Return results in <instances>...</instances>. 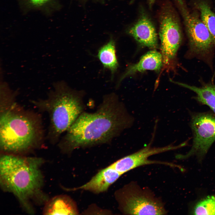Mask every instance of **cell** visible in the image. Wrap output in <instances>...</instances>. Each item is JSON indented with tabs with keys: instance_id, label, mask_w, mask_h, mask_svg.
<instances>
[{
	"instance_id": "cell-1",
	"label": "cell",
	"mask_w": 215,
	"mask_h": 215,
	"mask_svg": "<svg viewBox=\"0 0 215 215\" xmlns=\"http://www.w3.org/2000/svg\"><path fill=\"white\" fill-rule=\"evenodd\" d=\"M134 118L114 93L103 96L93 113L83 112L59 141L63 153H70L80 148L108 143L130 128Z\"/></svg>"
},
{
	"instance_id": "cell-2",
	"label": "cell",
	"mask_w": 215,
	"mask_h": 215,
	"mask_svg": "<svg viewBox=\"0 0 215 215\" xmlns=\"http://www.w3.org/2000/svg\"><path fill=\"white\" fill-rule=\"evenodd\" d=\"M42 158L2 153L0 159V185L13 194L23 210L35 213L34 205H44L50 199L43 191L44 179Z\"/></svg>"
},
{
	"instance_id": "cell-3",
	"label": "cell",
	"mask_w": 215,
	"mask_h": 215,
	"mask_svg": "<svg viewBox=\"0 0 215 215\" xmlns=\"http://www.w3.org/2000/svg\"><path fill=\"white\" fill-rule=\"evenodd\" d=\"M44 137L41 117L16 102L0 107V148L2 153L23 155L38 148Z\"/></svg>"
},
{
	"instance_id": "cell-4",
	"label": "cell",
	"mask_w": 215,
	"mask_h": 215,
	"mask_svg": "<svg viewBox=\"0 0 215 215\" xmlns=\"http://www.w3.org/2000/svg\"><path fill=\"white\" fill-rule=\"evenodd\" d=\"M53 87L47 98L31 102L48 115L50 124L47 137L50 142L55 144L84 112L85 93L71 89L63 81L53 84Z\"/></svg>"
},
{
	"instance_id": "cell-5",
	"label": "cell",
	"mask_w": 215,
	"mask_h": 215,
	"mask_svg": "<svg viewBox=\"0 0 215 215\" xmlns=\"http://www.w3.org/2000/svg\"><path fill=\"white\" fill-rule=\"evenodd\" d=\"M117 198L122 212L128 215H165L167 211L159 199L148 189L131 182L120 189Z\"/></svg>"
},
{
	"instance_id": "cell-6",
	"label": "cell",
	"mask_w": 215,
	"mask_h": 215,
	"mask_svg": "<svg viewBox=\"0 0 215 215\" xmlns=\"http://www.w3.org/2000/svg\"><path fill=\"white\" fill-rule=\"evenodd\" d=\"M159 35L163 62L167 64L175 58L182 40L179 19L168 2L162 5L159 14Z\"/></svg>"
},
{
	"instance_id": "cell-7",
	"label": "cell",
	"mask_w": 215,
	"mask_h": 215,
	"mask_svg": "<svg viewBox=\"0 0 215 215\" xmlns=\"http://www.w3.org/2000/svg\"><path fill=\"white\" fill-rule=\"evenodd\" d=\"M190 126L193 133L192 147L182 158L194 155L201 158L215 142V114L210 111L191 114Z\"/></svg>"
},
{
	"instance_id": "cell-8",
	"label": "cell",
	"mask_w": 215,
	"mask_h": 215,
	"mask_svg": "<svg viewBox=\"0 0 215 215\" xmlns=\"http://www.w3.org/2000/svg\"><path fill=\"white\" fill-rule=\"evenodd\" d=\"M183 18L190 50L203 56L215 46L211 35L201 19L189 11L182 0H176Z\"/></svg>"
},
{
	"instance_id": "cell-9",
	"label": "cell",
	"mask_w": 215,
	"mask_h": 215,
	"mask_svg": "<svg viewBox=\"0 0 215 215\" xmlns=\"http://www.w3.org/2000/svg\"><path fill=\"white\" fill-rule=\"evenodd\" d=\"M151 143L139 150L125 156L109 165L122 175L135 168L145 165L157 164L173 166L174 165L168 162L150 160L148 158L153 155L179 148L185 146L186 142L177 145H173L160 147H154Z\"/></svg>"
},
{
	"instance_id": "cell-10",
	"label": "cell",
	"mask_w": 215,
	"mask_h": 215,
	"mask_svg": "<svg viewBox=\"0 0 215 215\" xmlns=\"http://www.w3.org/2000/svg\"><path fill=\"white\" fill-rule=\"evenodd\" d=\"M127 32L141 45L151 49L158 47L157 36L155 26L144 10L141 11L138 19L129 28Z\"/></svg>"
},
{
	"instance_id": "cell-11",
	"label": "cell",
	"mask_w": 215,
	"mask_h": 215,
	"mask_svg": "<svg viewBox=\"0 0 215 215\" xmlns=\"http://www.w3.org/2000/svg\"><path fill=\"white\" fill-rule=\"evenodd\" d=\"M122 175L109 166L98 173L87 182L72 190L83 189L96 193L106 191Z\"/></svg>"
},
{
	"instance_id": "cell-12",
	"label": "cell",
	"mask_w": 215,
	"mask_h": 215,
	"mask_svg": "<svg viewBox=\"0 0 215 215\" xmlns=\"http://www.w3.org/2000/svg\"><path fill=\"white\" fill-rule=\"evenodd\" d=\"M163 62L161 53L155 50L149 51L143 55L139 61L134 65L129 67L121 76L118 84L126 77L138 72L147 70L159 71Z\"/></svg>"
},
{
	"instance_id": "cell-13",
	"label": "cell",
	"mask_w": 215,
	"mask_h": 215,
	"mask_svg": "<svg viewBox=\"0 0 215 215\" xmlns=\"http://www.w3.org/2000/svg\"><path fill=\"white\" fill-rule=\"evenodd\" d=\"M78 213L74 202L64 195L50 198L44 205L42 211L44 215H76Z\"/></svg>"
},
{
	"instance_id": "cell-14",
	"label": "cell",
	"mask_w": 215,
	"mask_h": 215,
	"mask_svg": "<svg viewBox=\"0 0 215 215\" xmlns=\"http://www.w3.org/2000/svg\"><path fill=\"white\" fill-rule=\"evenodd\" d=\"M116 43L111 38L105 44L98 49L97 57L104 69L110 72L111 79L116 72L119 64L116 53Z\"/></svg>"
},
{
	"instance_id": "cell-15",
	"label": "cell",
	"mask_w": 215,
	"mask_h": 215,
	"mask_svg": "<svg viewBox=\"0 0 215 215\" xmlns=\"http://www.w3.org/2000/svg\"><path fill=\"white\" fill-rule=\"evenodd\" d=\"M174 82L195 93L196 99L201 104L208 106L215 114V84H205L199 87L179 82Z\"/></svg>"
},
{
	"instance_id": "cell-16",
	"label": "cell",
	"mask_w": 215,
	"mask_h": 215,
	"mask_svg": "<svg viewBox=\"0 0 215 215\" xmlns=\"http://www.w3.org/2000/svg\"><path fill=\"white\" fill-rule=\"evenodd\" d=\"M24 13L36 10L47 15L52 14L59 7L58 0H18Z\"/></svg>"
},
{
	"instance_id": "cell-17",
	"label": "cell",
	"mask_w": 215,
	"mask_h": 215,
	"mask_svg": "<svg viewBox=\"0 0 215 215\" xmlns=\"http://www.w3.org/2000/svg\"><path fill=\"white\" fill-rule=\"evenodd\" d=\"M198 7L200 13L201 19L211 35L215 46V13L205 2H200Z\"/></svg>"
},
{
	"instance_id": "cell-18",
	"label": "cell",
	"mask_w": 215,
	"mask_h": 215,
	"mask_svg": "<svg viewBox=\"0 0 215 215\" xmlns=\"http://www.w3.org/2000/svg\"><path fill=\"white\" fill-rule=\"evenodd\" d=\"M195 215H215V197H208L200 201L194 210Z\"/></svg>"
},
{
	"instance_id": "cell-19",
	"label": "cell",
	"mask_w": 215,
	"mask_h": 215,
	"mask_svg": "<svg viewBox=\"0 0 215 215\" xmlns=\"http://www.w3.org/2000/svg\"><path fill=\"white\" fill-rule=\"evenodd\" d=\"M136 0H131L130 3H132ZM150 8H151L153 5L155 0H147Z\"/></svg>"
}]
</instances>
